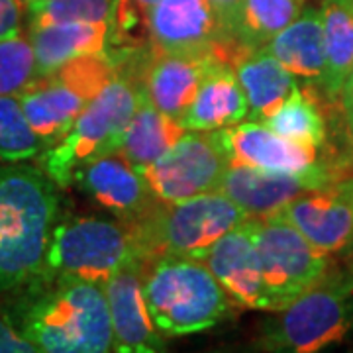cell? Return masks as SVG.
<instances>
[{"instance_id":"obj_1","label":"cell","mask_w":353,"mask_h":353,"mask_svg":"<svg viewBox=\"0 0 353 353\" xmlns=\"http://www.w3.org/2000/svg\"><path fill=\"white\" fill-rule=\"evenodd\" d=\"M12 316L43 353L114 352L106 287L75 277H38Z\"/></svg>"},{"instance_id":"obj_2","label":"cell","mask_w":353,"mask_h":353,"mask_svg":"<svg viewBox=\"0 0 353 353\" xmlns=\"http://www.w3.org/2000/svg\"><path fill=\"white\" fill-rule=\"evenodd\" d=\"M55 189L41 169L0 165V292L28 287L43 273L59 210Z\"/></svg>"},{"instance_id":"obj_3","label":"cell","mask_w":353,"mask_h":353,"mask_svg":"<svg viewBox=\"0 0 353 353\" xmlns=\"http://www.w3.org/2000/svg\"><path fill=\"white\" fill-rule=\"evenodd\" d=\"M250 216L224 192L212 190L185 201H157L148 212L128 222L134 252L143 259L187 257L202 261L226 232Z\"/></svg>"},{"instance_id":"obj_4","label":"cell","mask_w":353,"mask_h":353,"mask_svg":"<svg viewBox=\"0 0 353 353\" xmlns=\"http://www.w3.org/2000/svg\"><path fill=\"white\" fill-rule=\"evenodd\" d=\"M143 296L155 330L163 338L214 328L232 312V299L204 261L157 257L148 261Z\"/></svg>"},{"instance_id":"obj_5","label":"cell","mask_w":353,"mask_h":353,"mask_svg":"<svg viewBox=\"0 0 353 353\" xmlns=\"http://www.w3.org/2000/svg\"><path fill=\"white\" fill-rule=\"evenodd\" d=\"M138 99V79L116 69L112 79L88 102L71 130L39 155L41 171L57 187H69L83 165L102 155L118 153Z\"/></svg>"},{"instance_id":"obj_6","label":"cell","mask_w":353,"mask_h":353,"mask_svg":"<svg viewBox=\"0 0 353 353\" xmlns=\"http://www.w3.org/2000/svg\"><path fill=\"white\" fill-rule=\"evenodd\" d=\"M277 312L261 340L269 352L314 353L340 343L353 324V267L328 273Z\"/></svg>"},{"instance_id":"obj_7","label":"cell","mask_w":353,"mask_h":353,"mask_svg":"<svg viewBox=\"0 0 353 353\" xmlns=\"http://www.w3.org/2000/svg\"><path fill=\"white\" fill-rule=\"evenodd\" d=\"M116 69L118 65L110 53L83 55L51 73L36 77L18 92L26 118L46 150L71 130Z\"/></svg>"},{"instance_id":"obj_8","label":"cell","mask_w":353,"mask_h":353,"mask_svg":"<svg viewBox=\"0 0 353 353\" xmlns=\"http://www.w3.org/2000/svg\"><path fill=\"white\" fill-rule=\"evenodd\" d=\"M132 253L134 240L128 222L73 216L53 228L39 277H75L106 285Z\"/></svg>"},{"instance_id":"obj_9","label":"cell","mask_w":353,"mask_h":353,"mask_svg":"<svg viewBox=\"0 0 353 353\" xmlns=\"http://www.w3.org/2000/svg\"><path fill=\"white\" fill-rule=\"evenodd\" d=\"M253 240L263 273L267 312H277L303 296L330 273L328 253L320 252L279 214L252 218Z\"/></svg>"},{"instance_id":"obj_10","label":"cell","mask_w":353,"mask_h":353,"mask_svg":"<svg viewBox=\"0 0 353 353\" xmlns=\"http://www.w3.org/2000/svg\"><path fill=\"white\" fill-rule=\"evenodd\" d=\"M230 155L218 130H187L152 165L141 169L157 201H185L220 189Z\"/></svg>"},{"instance_id":"obj_11","label":"cell","mask_w":353,"mask_h":353,"mask_svg":"<svg viewBox=\"0 0 353 353\" xmlns=\"http://www.w3.org/2000/svg\"><path fill=\"white\" fill-rule=\"evenodd\" d=\"M343 179L338 161H318L304 171H267L250 165L230 163L220 192L243 208L250 218L279 212L306 190Z\"/></svg>"},{"instance_id":"obj_12","label":"cell","mask_w":353,"mask_h":353,"mask_svg":"<svg viewBox=\"0 0 353 353\" xmlns=\"http://www.w3.org/2000/svg\"><path fill=\"white\" fill-rule=\"evenodd\" d=\"M275 214L320 252L345 259L353 252V175L306 190Z\"/></svg>"},{"instance_id":"obj_13","label":"cell","mask_w":353,"mask_h":353,"mask_svg":"<svg viewBox=\"0 0 353 353\" xmlns=\"http://www.w3.org/2000/svg\"><path fill=\"white\" fill-rule=\"evenodd\" d=\"M145 269L148 259L134 252L104 285L112 320L114 352L153 353L165 350V338L153 326L143 296Z\"/></svg>"},{"instance_id":"obj_14","label":"cell","mask_w":353,"mask_h":353,"mask_svg":"<svg viewBox=\"0 0 353 353\" xmlns=\"http://www.w3.org/2000/svg\"><path fill=\"white\" fill-rule=\"evenodd\" d=\"M216 50L167 51L153 50L138 77L148 99L167 116L181 122L201 87L202 79L218 61Z\"/></svg>"},{"instance_id":"obj_15","label":"cell","mask_w":353,"mask_h":353,"mask_svg":"<svg viewBox=\"0 0 353 353\" xmlns=\"http://www.w3.org/2000/svg\"><path fill=\"white\" fill-rule=\"evenodd\" d=\"M143 24L153 50L167 53L214 50L230 39L206 0H159Z\"/></svg>"},{"instance_id":"obj_16","label":"cell","mask_w":353,"mask_h":353,"mask_svg":"<svg viewBox=\"0 0 353 353\" xmlns=\"http://www.w3.org/2000/svg\"><path fill=\"white\" fill-rule=\"evenodd\" d=\"M202 261L212 271L236 306L267 310L263 273L253 240L252 218L214 241Z\"/></svg>"},{"instance_id":"obj_17","label":"cell","mask_w":353,"mask_h":353,"mask_svg":"<svg viewBox=\"0 0 353 353\" xmlns=\"http://www.w3.org/2000/svg\"><path fill=\"white\" fill-rule=\"evenodd\" d=\"M73 183L124 222L136 220L157 202L145 176L120 153L102 155L83 165L73 176Z\"/></svg>"},{"instance_id":"obj_18","label":"cell","mask_w":353,"mask_h":353,"mask_svg":"<svg viewBox=\"0 0 353 353\" xmlns=\"http://www.w3.org/2000/svg\"><path fill=\"white\" fill-rule=\"evenodd\" d=\"M216 53L232 65L248 99L250 120L265 122L290 94L301 88V83L279 63L263 48H245L234 39L222 41Z\"/></svg>"},{"instance_id":"obj_19","label":"cell","mask_w":353,"mask_h":353,"mask_svg":"<svg viewBox=\"0 0 353 353\" xmlns=\"http://www.w3.org/2000/svg\"><path fill=\"white\" fill-rule=\"evenodd\" d=\"M218 134L234 165L267 171H304L320 161V150L283 138L259 120L245 118L240 124L218 130Z\"/></svg>"},{"instance_id":"obj_20","label":"cell","mask_w":353,"mask_h":353,"mask_svg":"<svg viewBox=\"0 0 353 353\" xmlns=\"http://www.w3.org/2000/svg\"><path fill=\"white\" fill-rule=\"evenodd\" d=\"M38 75L55 71L57 67L83 55L110 53L118 39V22H57L34 26L28 30Z\"/></svg>"},{"instance_id":"obj_21","label":"cell","mask_w":353,"mask_h":353,"mask_svg":"<svg viewBox=\"0 0 353 353\" xmlns=\"http://www.w3.org/2000/svg\"><path fill=\"white\" fill-rule=\"evenodd\" d=\"M301 87L318 88L324 75V26L320 6H304L301 16L263 46Z\"/></svg>"},{"instance_id":"obj_22","label":"cell","mask_w":353,"mask_h":353,"mask_svg":"<svg viewBox=\"0 0 353 353\" xmlns=\"http://www.w3.org/2000/svg\"><path fill=\"white\" fill-rule=\"evenodd\" d=\"M248 114V99L232 65L218 59L202 79L189 110L181 118V124L187 130L212 132L240 124Z\"/></svg>"},{"instance_id":"obj_23","label":"cell","mask_w":353,"mask_h":353,"mask_svg":"<svg viewBox=\"0 0 353 353\" xmlns=\"http://www.w3.org/2000/svg\"><path fill=\"white\" fill-rule=\"evenodd\" d=\"M185 132L187 128L161 112L139 87L138 106L128 122L118 153L132 167L141 171L159 159Z\"/></svg>"},{"instance_id":"obj_24","label":"cell","mask_w":353,"mask_h":353,"mask_svg":"<svg viewBox=\"0 0 353 353\" xmlns=\"http://www.w3.org/2000/svg\"><path fill=\"white\" fill-rule=\"evenodd\" d=\"M320 12L326 65L318 88L326 101L338 104L345 79L353 69V0H324Z\"/></svg>"},{"instance_id":"obj_25","label":"cell","mask_w":353,"mask_h":353,"mask_svg":"<svg viewBox=\"0 0 353 353\" xmlns=\"http://www.w3.org/2000/svg\"><path fill=\"white\" fill-rule=\"evenodd\" d=\"M306 0H241L232 39L245 48H263L271 38L294 22Z\"/></svg>"},{"instance_id":"obj_26","label":"cell","mask_w":353,"mask_h":353,"mask_svg":"<svg viewBox=\"0 0 353 353\" xmlns=\"http://www.w3.org/2000/svg\"><path fill=\"white\" fill-rule=\"evenodd\" d=\"M265 124L283 138L310 148H324L326 120L314 94H306V88H296L287 101L271 114Z\"/></svg>"},{"instance_id":"obj_27","label":"cell","mask_w":353,"mask_h":353,"mask_svg":"<svg viewBox=\"0 0 353 353\" xmlns=\"http://www.w3.org/2000/svg\"><path fill=\"white\" fill-rule=\"evenodd\" d=\"M43 143L30 126L18 94H0V163L38 159Z\"/></svg>"},{"instance_id":"obj_28","label":"cell","mask_w":353,"mask_h":353,"mask_svg":"<svg viewBox=\"0 0 353 353\" xmlns=\"http://www.w3.org/2000/svg\"><path fill=\"white\" fill-rule=\"evenodd\" d=\"M30 28L57 22H118L120 0H32Z\"/></svg>"},{"instance_id":"obj_29","label":"cell","mask_w":353,"mask_h":353,"mask_svg":"<svg viewBox=\"0 0 353 353\" xmlns=\"http://www.w3.org/2000/svg\"><path fill=\"white\" fill-rule=\"evenodd\" d=\"M38 75L28 36L0 41V94H18Z\"/></svg>"},{"instance_id":"obj_30","label":"cell","mask_w":353,"mask_h":353,"mask_svg":"<svg viewBox=\"0 0 353 353\" xmlns=\"http://www.w3.org/2000/svg\"><path fill=\"white\" fill-rule=\"evenodd\" d=\"M0 353H39L22 334L16 318L4 310H0Z\"/></svg>"},{"instance_id":"obj_31","label":"cell","mask_w":353,"mask_h":353,"mask_svg":"<svg viewBox=\"0 0 353 353\" xmlns=\"http://www.w3.org/2000/svg\"><path fill=\"white\" fill-rule=\"evenodd\" d=\"M24 12L22 0H0V41L22 36Z\"/></svg>"},{"instance_id":"obj_32","label":"cell","mask_w":353,"mask_h":353,"mask_svg":"<svg viewBox=\"0 0 353 353\" xmlns=\"http://www.w3.org/2000/svg\"><path fill=\"white\" fill-rule=\"evenodd\" d=\"M159 0H120V12H118V34L126 24L143 22L148 10Z\"/></svg>"},{"instance_id":"obj_33","label":"cell","mask_w":353,"mask_h":353,"mask_svg":"<svg viewBox=\"0 0 353 353\" xmlns=\"http://www.w3.org/2000/svg\"><path fill=\"white\" fill-rule=\"evenodd\" d=\"M206 2L212 6V10L218 16L226 36L232 39V32H234V26H236L238 12H240L241 0H206Z\"/></svg>"},{"instance_id":"obj_34","label":"cell","mask_w":353,"mask_h":353,"mask_svg":"<svg viewBox=\"0 0 353 353\" xmlns=\"http://www.w3.org/2000/svg\"><path fill=\"white\" fill-rule=\"evenodd\" d=\"M338 106L341 108V118H343L345 136L350 139V145H352L353 150V69L352 73H350V77L345 79L343 88H341Z\"/></svg>"},{"instance_id":"obj_35","label":"cell","mask_w":353,"mask_h":353,"mask_svg":"<svg viewBox=\"0 0 353 353\" xmlns=\"http://www.w3.org/2000/svg\"><path fill=\"white\" fill-rule=\"evenodd\" d=\"M338 167H340L341 176L353 175V150H352V153L347 155V157H343V159H340V161H338Z\"/></svg>"},{"instance_id":"obj_36","label":"cell","mask_w":353,"mask_h":353,"mask_svg":"<svg viewBox=\"0 0 353 353\" xmlns=\"http://www.w3.org/2000/svg\"><path fill=\"white\" fill-rule=\"evenodd\" d=\"M345 261H347V263H350V267H353V252L350 253V255H347V257H345Z\"/></svg>"},{"instance_id":"obj_37","label":"cell","mask_w":353,"mask_h":353,"mask_svg":"<svg viewBox=\"0 0 353 353\" xmlns=\"http://www.w3.org/2000/svg\"><path fill=\"white\" fill-rule=\"evenodd\" d=\"M22 2H24V4H30V2H32V0H22Z\"/></svg>"}]
</instances>
